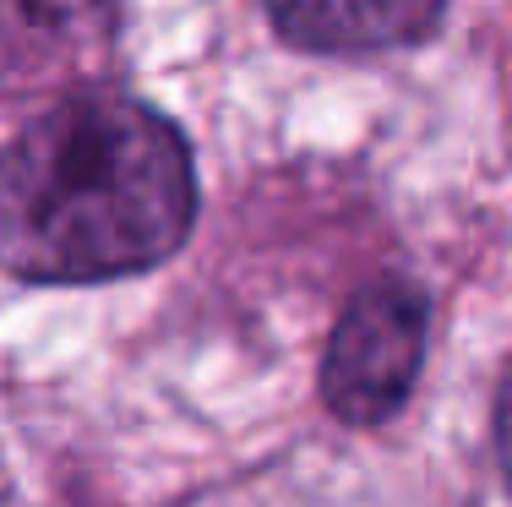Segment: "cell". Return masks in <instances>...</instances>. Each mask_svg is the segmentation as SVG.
Returning a JSON list of instances; mask_svg holds the SVG:
<instances>
[{
	"mask_svg": "<svg viewBox=\"0 0 512 507\" xmlns=\"http://www.w3.org/2000/svg\"><path fill=\"white\" fill-rule=\"evenodd\" d=\"M197 213L180 131L88 93L39 115L0 159V262L39 284H99L164 262Z\"/></svg>",
	"mask_w": 512,
	"mask_h": 507,
	"instance_id": "1",
	"label": "cell"
},
{
	"mask_svg": "<svg viewBox=\"0 0 512 507\" xmlns=\"http://www.w3.org/2000/svg\"><path fill=\"white\" fill-rule=\"evenodd\" d=\"M425 295L404 279H376L344 306L327 344L322 393L333 415L376 426L398 415L425 360Z\"/></svg>",
	"mask_w": 512,
	"mask_h": 507,
	"instance_id": "2",
	"label": "cell"
},
{
	"mask_svg": "<svg viewBox=\"0 0 512 507\" xmlns=\"http://www.w3.org/2000/svg\"><path fill=\"white\" fill-rule=\"evenodd\" d=\"M278 33L306 50H398L436 28L442 0H262Z\"/></svg>",
	"mask_w": 512,
	"mask_h": 507,
	"instance_id": "3",
	"label": "cell"
},
{
	"mask_svg": "<svg viewBox=\"0 0 512 507\" xmlns=\"http://www.w3.org/2000/svg\"><path fill=\"white\" fill-rule=\"evenodd\" d=\"M120 0H0V55L11 66H55L99 50L115 33Z\"/></svg>",
	"mask_w": 512,
	"mask_h": 507,
	"instance_id": "4",
	"label": "cell"
},
{
	"mask_svg": "<svg viewBox=\"0 0 512 507\" xmlns=\"http://www.w3.org/2000/svg\"><path fill=\"white\" fill-rule=\"evenodd\" d=\"M496 448H502V469H507V486H512V377L502 393V415H496Z\"/></svg>",
	"mask_w": 512,
	"mask_h": 507,
	"instance_id": "5",
	"label": "cell"
}]
</instances>
